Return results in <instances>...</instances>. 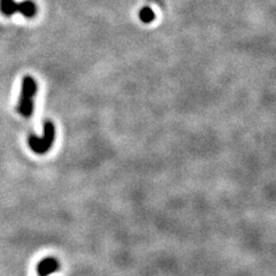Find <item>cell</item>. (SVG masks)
<instances>
[{
    "mask_svg": "<svg viewBox=\"0 0 276 276\" xmlns=\"http://www.w3.org/2000/svg\"><path fill=\"white\" fill-rule=\"evenodd\" d=\"M156 18V14L151 7H143L140 12V19L144 23H150L152 22Z\"/></svg>",
    "mask_w": 276,
    "mask_h": 276,
    "instance_id": "obj_5",
    "label": "cell"
},
{
    "mask_svg": "<svg viewBox=\"0 0 276 276\" xmlns=\"http://www.w3.org/2000/svg\"><path fill=\"white\" fill-rule=\"evenodd\" d=\"M0 11L6 17H11L14 13H21L26 18H34L37 13V7L30 0L21 4L14 3L13 0H0Z\"/></svg>",
    "mask_w": 276,
    "mask_h": 276,
    "instance_id": "obj_3",
    "label": "cell"
},
{
    "mask_svg": "<svg viewBox=\"0 0 276 276\" xmlns=\"http://www.w3.org/2000/svg\"><path fill=\"white\" fill-rule=\"evenodd\" d=\"M37 91V85L31 77H25L22 82L21 97H20L18 110L25 117H30L33 114V98Z\"/></svg>",
    "mask_w": 276,
    "mask_h": 276,
    "instance_id": "obj_1",
    "label": "cell"
},
{
    "mask_svg": "<svg viewBox=\"0 0 276 276\" xmlns=\"http://www.w3.org/2000/svg\"><path fill=\"white\" fill-rule=\"evenodd\" d=\"M55 129L52 122L47 121L44 123V135L43 137L30 136L29 137V147L34 152L38 153V155H44L52 147L54 142Z\"/></svg>",
    "mask_w": 276,
    "mask_h": 276,
    "instance_id": "obj_2",
    "label": "cell"
},
{
    "mask_svg": "<svg viewBox=\"0 0 276 276\" xmlns=\"http://www.w3.org/2000/svg\"><path fill=\"white\" fill-rule=\"evenodd\" d=\"M59 269V262L52 257L43 259L37 266V273L41 276H47Z\"/></svg>",
    "mask_w": 276,
    "mask_h": 276,
    "instance_id": "obj_4",
    "label": "cell"
}]
</instances>
